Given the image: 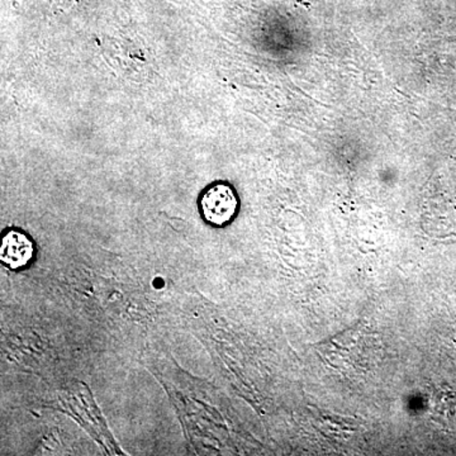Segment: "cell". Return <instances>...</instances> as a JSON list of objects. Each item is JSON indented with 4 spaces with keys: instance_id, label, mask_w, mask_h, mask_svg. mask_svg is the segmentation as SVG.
I'll list each match as a JSON object with an SVG mask.
<instances>
[{
    "instance_id": "2",
    "label": "cell",
    "mask_w": 456,
    "mask_h": 456,
    "mask_svg": "<svg viewBox=\"0 0 456 456\" xmlns=\"http://www.w3.org/2000/svg\"><path fill=\"white\" fill-rule=\"evenodd\" d=\"M35 255V242L23 231L12 228L3 233L0 259L3 265L11 270H20L28 266Z\"/></svg>"
},
{
    "instance_id": "1",
    "label": "cell",
    "mask_w": 456,
    "mask_h": 456,
    "mask_svg": "<svg viewBox=\"0 0 456 456\" xmlns=\"http://www.w3.org/2000/svg\"><path fill=\"white\" fill-rule=\"evenodd\" d=\"M237 211H239V198L235 189L228 183H213L200 194V216L211 226H226L236 217Z\"/></svg>"
}]
</instances>
